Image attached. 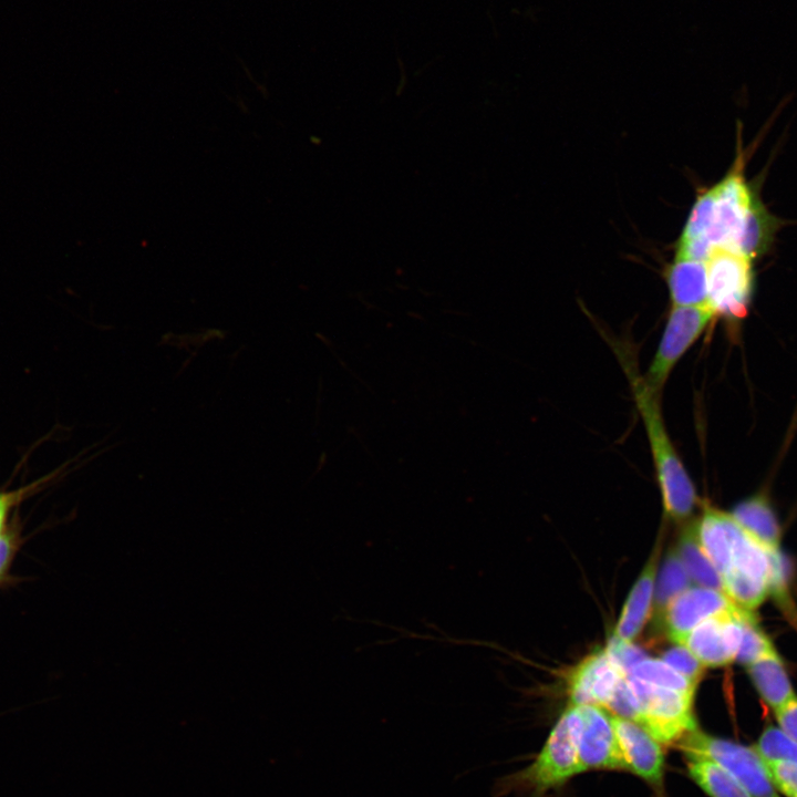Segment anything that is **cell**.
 <instances>
[{
	"label": "cell",
	"instance_id": "obj_1",
	"mask_svg": "<svg viewBox=\"0 0 797 797\" xmlns=\"http://www.w3.org/2000/svg\"><path fill=\"white\" fill-rule=\"evenodd\" d=\"M638 410L646 435L661 490L664 514L681 521L694 510L697 497L690 476L682 464L665 429L658 395L650 391L643 379L627 368Z\"/></svg>",
	"mask_w": 797,
	"mask_h": 797
},
{
	"label": "cell",
	"instance_id": "obj_2",
	"mask_svg": "<svg viewBox=\"0 0 797 797\" xmlns=\"http://www.w3.org/2000/svg\"><path fill=\"white\" fill-rule=\"evenodd\" d=\"M581 727L580 707L570 705L553 726L536 759L526 768L498 780L495 787L497 795L516 790L530 797H542L580 774Z\"/></svg>",
	"mask_w": 797,
	"mask_h": 797
},
{
	"label": "cell",
	"instance_id": "obj_3",
	"mask_svg": "<svg viewBox=\"0 0 797 797\" xmlns=\"http://www.w3.org/2000/svg\"><path fill=\"white\" fill-rule=\"evenodd\" d=\"M685 756L708 758L728 770L753 797H780L766 762L753 746L708 735L694 728L679 742Z\"/></svg>",
	"mask_w": 797,
	"mask_h": 797
},
{
	"label": "cell",
	"instance_id": "obj_4",
	"mask_svg": "<svg viewBox=\"0 0 797 797\" xmlns=\"http://www.w3.org/2000/svg\"><path fill=\"white\" fill-rule=\"evenodd\" d=\"M638 703L636 723L656 741L664 744L679 742L696 728L693 715L694 695L656 686L627 675Z\"/></svg>",
	"mask_w": 797,
	"mask_h": 797
},
{
	"label": "cell",
	"instance_id": "obj_5",
	"mask_svg": "<svg viewBox=\"0 0 797 797\" xmlns=\"http://www.w3.org/2000/svg\"><path fill=\"white\" fill-rule=\"evenodd\" d=\"M706 262L707 304L727 319H744L753 291L752 260L724 247L711 250Z\"/></svg>",
	"mask_w": 797,
	"mask_h": 797
},
{
	"label": "cell",
	"instance_id": "obj_6",
	"mask_svg": "<svg viewBox=\"0 0 797 797\" xmlns=\"http://www.w3.org/2000/svg\"><path fill=\"white\" fill-rule=\"evenodd\" d=\"M715 317L708 304L672 306L644 382L658 395L671 371Z\"/></svg>",
	"mask_w": 797,
	"mask_h": 797
},
{
	"label": "cell",
	"instance_id": "obj_7",
	"mask_svg": "<svg viewBox=\"0 0 797 797\" xmlns=\"http://www.w3.org/2000/svg\"><path fill=\"white\" fill-rule=\"evenodd\" d=\"M744 157L738 154L727 176L713 187L714 207L712 222L706 235L711 248L724 247L735 250L744 221L759 199L744 178Z\"/></svg>",
	"mask_w": 797,
	"mask_h": 797
},
{
	"label": "cell",
	"instance_id": "obj_8",
	"mask_svg": "<svg viewBox=\"0 0 797 797\" xmlns=\"http://www.w3.org/2000/svg\"><path fill=\"white\" fill-rule=\"evenodd\" d=\"M739 611L741 607L735 604L671 640L685 646L704 666L727 665L736 660L739 648Z\"/></svg>",
	"mask_w": 797,
	"mask_h": 797
},
{
	"label": "cell",
	"instance_id": "obj_9",
	"mask_svg": "<svg viewBox=\"0 0 797 797\" xmlns=\"http://www.w3.org/2000/svg\"><path fill=\"white\" fill-rule=\"evenodd\" d=\"M624 769L645 780L656 793L663 791L664 752L640 724L611 715Z\"/></svg>",
	"mask_w": 797,
	"mask_h": 797
},
{
	"label": "cell",
	"instance_id": "obj_10",
	"mask_svg": "<svg viewBox=\"0 0 797 797\" xmlns=\"http://www.w3.org/2000/svg\"><path fill=\"white\" fill-rule=\"evenodd\" d=\"M579 707L582 716L579 739L581 773L592 769L625 770L611 715L596 705Z\"/></svg>",
	"mask_w": 797,
	"mask_h": 797
},
{
	"label": "cell",
	"instance_id": "obj_11",
	"mask_svg": "<svg viewBox=\"0 0 797 797\" xmlns=\"http://www.w3.org/2000/svg\"><path fill=\"white\" fill-rule=\"evenodd\" d=\"M625 674L613 663L605 649L583 659L569 674L568 694L571 705L605 707Z\"/></svg>",
	"mask_w": 797,
	"mask_h": 797
},
{
	"label": "cell",
	"instance_id": "obj_12",
	"mask_svg": "<svg viewBox=\"0 0 797 797\" xmlns=\"http://www.w3.org/2000/svg\"><path fill=\"white\" fill-rule=\"evenodd\" d=\"M735 603L723 592L706 587H690L675 597L658 617L669 636L685 633L710 617L733 608Z\"/></svg>",
	"mask_w": 797,
	"mask_h": 797
},
{
	"label": "cell",
	"instance_id": "obj_13",
	"mask_svg": "<svg viewBox=\"0 0 797 797\" xmlns=\"http://www.w3.org/2000/svg\"><path fill=\"white\" fill-rule=\"evenodd\" d=\"M694 529L702 550L722 578L731 568L735 545L745 530L731 514L708 507Z\"/></svg>",
	"mask_w": 797,
	"mask_h": 797
},
{
	"label": "cell",
	"instance_id": "obj_14",
	"mask_svg": "<svg viewBox=\"0 0 797 797\" xmlns=\"http://www.w3.org/2000/svg\"><path fill=\"white\" fill-rule=\"evenodd\" d=\"M658 552L650 558L639 579L630 591L614 628L613 635L632 642L641 632L654 597Z\"/></svg>",
	"mask_w": 797,
	"mask_h": 797
},
{
	"label": "cell",
	"instance_id": "obj_15",
	"mask_svg": "<svg viewBox=\"0 0 797 797\" xmlns=\"http://www.w3.org/2000/svg\"><path fill=\"white\" fill-rule=\"evenodd\" d=\"M747 671L762 700L774 711L796 696L776 650L747 665Z\"/></svg>",
	"mask_w": 797,
	"mask_h": 797
},
{
	"label": "cell",
	"instance_id": "obj_16",
	"mask_svg": "<svg viewBox=\"0 0 797 797\" xmlns=\"http://www.w3.org/2000/svg\"><path fill=\"white\" fill-rule=\"evenodd\" d=\"M665 275L673 306L707 304L705 261L675 258Z\"/></svg>",
	"mask_w": 797,
	"mask_h": 797
},
{
	"label": "cell",
	"instance_id": "obj_17",
	"mask_svg": "<svg viewBox=\"0 0 797 797\" xmlns=\"http://www.w3.org/2000/svg\"><path fill=\"white\" fill-rule=\"evenodd\" d=\"M754 539L768 549H778L780 528L768 501L756 496L739 503L731 514Z\"/></svg>",
	"mask_w": 797,
	"mask_h": 797
},
{
	"label": "cell",
	"instance_id": "obj_18",
	"mask_svg": "<svg viewBox=\"0 0 797 797\" xmlns=\"http://www.w3.org/2000/svg\"><path fill=\"white\" fill-rule=\"evenodd\" d=\"M693 782L710 797H753L724 767L704 757L686 756Z\"/></svg>",
	"mask_w": 797,
	"mask_h": 797
},
{
	"label": "cell",
	"instance_id": "obj_19",
	"mask_svg": "<svg viewBox=\"0 0 797 797\" xmlns=\"http://www.w3.org/2000/svg\"><path fill=\"white\" fill-rule=\"evenodd\" d=\"M679 556L690 576L701 587L723 591V582L718 571L702 550L694 529L689 526L680 537L676 547Z\"/></svg>",
	"mask_w": 797,
	"mask_h": 797
},
{
	"label": "cell",
	"instance_id": "obj_20",
	"mask_svg": "<svg viewBox=\"0 0 797 797\" xmlns=\"http://www.w3.org/2000/svg\"><path fill=\"white\" fill-rule=\"evenodd\" d=\"M691 578L679 556L676 548L666 555L659 573L654 593V613L659 617L666 605L680 593L690 588Z\"/></svg>",
	"mask_w": 797,
	"mask_h": 797
},
{
	"label": "cell",
	"instance_id": "obj_21",
	"mask_svg": "<svg viewBox=\"0 0 797 797\" xmlns=\"http://www.w3.org/2000/svg\"><path fill=\"white\" fill-rule=\"evenodd\" d=\"M723 592L738 607L753 611L769 593L767 581L729 569L722 576Z\"/></svg>",
	"mask_w": 797,
	"mask_h": 797
},
{
	"label": "cell",
	"instance_id": "obj_22",
	"mask_svg": "<svg viewBox=\"0 0 797 797\" xmlns=\"http://www.w3.org/2000/svg\"><path fill=\"white\" fill-rule=\"evenodd\" d=\"M627 675H632L650 684L694 695L697 684L690 681L669 664L658 659H644L634 665Z\"/></svg>",
	"mask_w": 797,
	"mask_h": 797
},
{
	"label": "cell",
	"instance_id": "obj_23",
	"mask_svg": "<svg viewBox=\"0 0 797 797\" xmlns=\"http://www.w3.org/2000/svg\"><path fill=\"white\" fill-rule=\"evenodd\" d=\"M739 621L741 642L736 661L747 666L775 649L752 611L741 608Z\"/></svg>",
	"mask_w": 797,
	"mask_h": 797
},
{
	"label": "cell",
	"instance_id": "obj_24",
	"mask_svg": "<svg viewBox=\"0 0 797 797\" xmlns=\"http://www.w3.org/2000/svg\"><path fill=\"white\" fill-rule=\"evenodd\" d=\"M754 747L765 762L787 760L797 764V743L778 727H766Z\"/></svg>",
	"mask_w": 797,
	"mask_h": 797
},
{
	"label": "cell",
	"instance_id": "obj_25",
	"mask_svg": "<svg viewBox=\"0 0 797 797\" xmlns=\"http://www.w3.org/2000/svg\"><path fill=\"white\" fill-rule=\"evenodd\" d=\"M713 207L714 189L712 187L701 194L694 203L680 241L703 240L708 244L706 235L712 222Z\"/></svg>",
	"mask_w": 797,
	"mask_h": 797
},
{
	"label": "cell",
	"instance_id": "obj_26",
	"mask_svg": "<svg viewBox=\"0 0 797 797\" xmlns=\"http://www.w3.org/2000/svg\"><path fill=\"white\" fill-rule=\"evenodd\" d=\"M59 472L60 470H55L45 477H41L35 482L14 490L0 489V534L7 530V522L12 509L22 500L43 488V486L52 480Z\"/></svg>",
	"mask_w": 797,
	"mask_h": 797
},
{
	"label": "cell",
	"instance_id": "obj_27",
	"mask_svg": "<svg viewBox=\"0 0 797 797\" xmlns=\"http://www.w3.org/2000/svg\"><path fill=\"white\" fill-rule=\"evenodd\" d=\"M661 660L696 684H698L705 667L685 646L680 644L665 651Z\"/></svg>",
	"mask_w": 797,
	"mask_h": 797
},
{
	"label": "cell",
	"instance_id": "obj_28",
	"mask_svg": "<svg viewBox=\"0 0 797 797\" xmlns=\"http://www.w3.org/2000/svg\"><path fill=\"white\" fill-rule=\"evenodd\" d=\"M605 651L625 675L634 665L646 659V654L641 648L613 634L605 646Z\"/></svg>",
	"mask_w": 797,
	"mask_h": 797
},
{
	"label": "cell",
	"instance_id": "obj_29",
	"mask_svg": "<svg viewBox=\"0 0 797 797\" xmlns=\"http://www.w3.org/2000/svg\"><path fill=\"white\" fill-rule=\"evenodd\" d=\"M772 783L779 795L797 797V764L787 760L766 762Z\"/></svg>",
	"mask_w": 797,
	"mask_h": 797
},
{
	"label": "cell",
	"instance_id": "obj_30",
	"mask_svg": "<svg viewBox=\"0 0 797 797\" xmlns=\"http://www.w3.org/2000/svg\"><path fill=\"white\" fill-rule=\"evenodd\" d=\"M605 708L613 712L617 716L636 723L639 716L638 703L634 693L628 683L627 675L618 683Z\"/></svg>",
	"mask_w": 797,
	"mask_h": 797
},
{
	"label": "cell",
	"instance_id": "obj_31",
	"mask_svg": "<svg viewBox=\"0 0 797 797\" xmlns=\"http://www.w3.org/2000/svg\"><path fill=\"white\" fill-rule=\"evenodd\" d=\"M778 728L797 743V696L775 710Z\"/></svg>",
	"mask_w": 797,
	"mask_h": 797
},
{
	"label": "cell",
	"instance_id": "obj_32",
	"mask_svg": "<svg viewBox=\"0 0 797 797\" xmlns=\"http://www.w3.org/2000/svg\"><path fill=\"white\" fill-rule=\"evenodd\" d=\"M17 551V539L8 531L0 534V581L7 576Z\"/></svg>",
	"mask_w": 797,
	"mask_h": 797
}]
</instances>
